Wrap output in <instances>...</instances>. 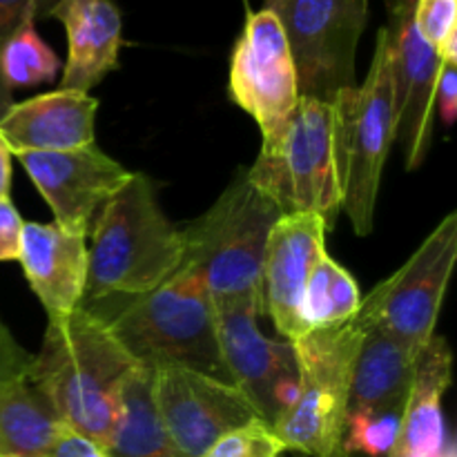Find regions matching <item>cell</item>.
<instances>
[{
	"label": "cell",
	"mask_w": 457,
	"mask_h": 457,
	"mask_svg": "<svg viewBox=\"0 0 457 457\" xmlns=\"http://www.w3.org/2000/svg\"><path fill=\"white\" fill-rule=\"evenodd\" d=\"M45 457H112L107 449L96 445L89 437L80 436V433L71 431L70 427H62L58 437L54 440L52 449L47 451Z\"/></svg>",
	"instance_id": "cell-31"
},
{
	"label": "cell",
	"mask_w": 457,
	"mask_h": 457,
	"mask_svg": "<svg viewBox=\"0 0 457 457\" xmlns=\"http://www.w3.org/2000/svg\"><path fill=\"white\" fill-rule=\"evenodd\" d=\"M284 29L299 96L335 98L357 87V45L369 25V0H263Z\"/></svg>",
	"instance_id": "cell-8"
},
{
	"label": "cell",
	"mask_w": 457,
	"mask_h": 457,
	"mask_svg": "<svg viewBox=\"0 0 457 457\" xmlns=\"http://www.w3.org/2000/svg\"><path fill=\"white\" fill-rule=\"evenodd\" d=\"M284 451V445L275 436L270 424L254 420L245 427L226 433L205 451L204 457H279Z\"/></svg>",
	"instance_id": "cell-27"
},
{
	"label": "cell",
	"mask_w": 457,
	"mask_h": 457,
	"mask_svg": "<svg viewBox=\"0 0 457 457\" xmlns=\"http://www.w3.org/2000/svg\"><path fill=\"white\" fill-rule=\"evenodd\" d=\"M328 226L317 214H281L272 226L263 259V306L286 342L308 333L302 303L306 281L324 257Z\"/></svg>",
	"instance_id": "cell-15"
},
{
	"label": "cell",
	"mask_w": 457,
	"mask_h": 457,
	"mask_svg": "<svg viewBox=\"0 0 457 457\" xmlns=\"http://www.w3.org/2000/svg\"><path fill=\"white\" fill-rule=\"evenodd\" d=\"M451 370L453 355L449 342L436 335L418 360L393 455L437 457L446 449L451 436L446 431L442 397L451 386Z\"/></svg>",
	"instance_id": "cell-20"
},
{
	"label": "cell",
	"mask_w": 457,
	"mask_h": 457,
	"mask_svg": "<svg viewBox=\"0 0 457 457\" xmlns=\"http://www.w3.org/2000/svg\"><path fill=\"white\" fill-rule=\"evenodd\" d=\"M223 364L263 422H277L297 397V360L293 342L272 339L259 328L263 311L250 303L214 306Z\"/></svg>",
	"instance_id": "cell-11"
},
{
	"label": "cell",
	"mask_w": 457,
	"mask_h": 457,
	"mask_svg": "<svg viewBox=\"0 0 457 457\" xmlns=\"http://www.w3.org/2000/svg\"><path fill=\"white\" fill-rule=\"evenodd\" d=\"M457 259V212L446 214L400 270L379 281L360 312L411 351L422 353L436 324Z\"/></svg>",
	"instance_id": "cell-9"
},
{
	"label": "cell",
	"mask_w": 457,
	"mask_h": 457,
	"mask_svg": "<svg viewBox=\"0 0 457 457\" xmlns=\"http://www.w3.org/2000/svg\"><path fill=\"white\" fill-rule=\"evenodd\" d=\"M420 355L422 353L411 351L382 328L369 324L353 369L348 413L404 409Z\"/></svg>",
	"instance_id": "cell-21"
},
{
	"label": "cell",
	"mask_w": 457,
	"mask_h": 457,
	"mask_svg": "<svg viewBox=\"0 0 457 457\" xmlns=\"http://www.w3.org/2000/svg\"><path fill=\"white\" fill-rule=\"evenodd\" d=\"M361 293L355 277L328 253L315 263L303 290L302 315L311 330L339 328L360 312Z\"/></svg>",
	"instance_id": "cell-23"
},
{
	"label": "cell",
	"mask_w": 457,
	"mask_h": 457,
	"mask_svg": "<svg viewBox=\"0 0 457 457\" xmlns=\"http://www.w3.org/2000/svg\"><path fill=\"white\" fill-rule=\"evenodd\" d=\"M366 328L369 321L357 312L339 328L311 330L293 342L297 397L272 424L286 451L308 457H344L353 369Z\"/></svg>",
	"instance_id": "cell-6"
},
{
	"label": "cell",
	"mask_w": 457,
	"mask_h": 457,
	"mask_svg": "<svg viewBox=\"0 0 457 457\" xmlns=\"http://www.w3.org/2000/svg\"><path fill=\"white\" fill-rule=\"evenodd\" d=\"M351 457H355V455H351Z\"/></svg>",
	"instance_id": "cell-35"
},
{
	"label": "cell",
	"mask_w": 457,
	"mask_h": 457,
	"mask_svg": "<svg viewBox=\"0 0 457 457\" xmlns=\"http://www.w3.org/2000/svg\"><path fill=\"white\" fill-rule=\"evenodd\" d=\"M85 303L150 293L186 262V237L161 210L154 186L141 172L103 204L89 230Z\"/></svg>",
	"instance_id": "cell-4"
},
{
	"label": "cell",
	"mask_w": 457,
	"mask_h": 457,
	"mask_svg": "<svg viewBox=\"0 0 457 457\" xmlns=\"http://www.w3.org/2000/svg\"><path fill=\"white\" fill-rule=\"evenodd\" d=\"M62 427L31 378V357L0 321V457H45Z\"/></svg>",
	"instance_id": "cell-16"
},
{
	"label": "cell",
	"mask_w": 457,
	"mask_h": 457,
	"mask_svg": "<svg viewBox=\"0 0 457 457\" xmlns=\"http://www.w3.org/2000/svg\"><path fill=\"white\" fill-rule=\"evenodd\" d=\"M107 453L112 457H183L161 424L150 395V370L138 369L120 391Z\"/></svg>",
	"instance_id": "cell-22"
},
{
	"label": "cell",
	"mask_w": 457,
	"mask_h": 457,
	"mask_svg": "<svg viewBox=\"0 0 457 457\" xmlns=\"http://www.w3.org/2000/svg\"><path fill=\"white\" fill-rule=\"evenodd\" d=\"M22 230H25V221L13 201L9 196L0 199V262H18Z\"/></svg>",
	"instance_id": "cell-29"
},
{
	"label": "cell",
	"mask_w": 457,
	"mask_h": 457,
	"mask_svg": "<svg viewBox=\"0 0 457 457\" xmlns=\"http://www.w3.org/2000/svg\"><path fill=\"white\" fill-rule=\"evenodd\" d=\"M245 177L279 214H317L333 230L344 204V92L299 96Z\"/></svg>",
	"instance_id": "cell-3"
},
{
	"label": "cell",
	"mask_w": 457,
	"mask_h": 457,
	"mask_svg": "<svg viewBox=\"0 0 457 457\" xmlns=\"http://www.w3.org/2000/svg\"><path fill=\"white\" fill-rule=\"evenodd\" d=\"M418 0H384L395 79V143L409 172L427 161L436 123V85L442 61L418 34L413 9Z\"/></svg>",
	"instance_id": "cell-13"
},
{
	"label": "cell",
	"mask_w": 457,
	"mask_h": 457,
	"mask_svg": "<svg viewBox=\"0 0 457 457\" xmlns=\"http://www.w3.org/2000/svg\"><path fill=\"white\" fill-rule=\"evenodd\" d=\"M395 143V79L386 27L378 31L364 83L344 92V204L357 237L375 226L384 165Z\"/></svg>",
	"instance_id": "cell-7"
},
{
	"label": "cell",
	"mask_w": 457,
	"mask_h": 457,
	"mask_svg": "<svg viewBox=\"0 0 457 457\" xmlns=\"http://www.w3.org/2000/svg\"><path fill=\"white\" fill-rule=\"evenodd\" d=\"M279 210L237 174L212 208L183 228L186 262L204 277L214 306H263V259Z\"/></svg>",
	"instance_id": "cell-5"
},
{
	"label": "cell",
	"mask_w": 457,
	"mask_h": 457,
	"mask_svg": "<svg viewBox=\"0 0 457 457\" xmlns=\"http://www.w3.org/2000/svg\"><path fill=\"white\" fill-rule=\"evenodd\" d=\"M96 112L89 92L58 87L13 103L0 119V137L12 154L74 150L94 143Z\"/></svg>",
	"instance_id": "cell-18"
},
{
	"label": "cell",
	"mask_w": 457,
	"mask_h": 457,
	"mask_svg": "<svg viewBox=\"0 0 457 457\" xmlns=\"http://www.w3.org/2000/svg\"><path fill=\"white\" fill-rule=\"evenodd\" d=\"M31 4L34 0H0V54L7 40L21 29L25 22H34L31 16ZM13 105V96L7 87H4L3 79H0V119L4 112Z\"/></svg>",
	"instance_id": "cell-28"
},
{
	"label": "cell",
	"mask_w": 457,
	"mask_h": 457,
	"mask_svg": "<svg viewBox=\"0 0 457 457\" xmlns=\"http://www.w3.org/2000/svg\"><path fill=\"white\" fill-rule=\"evenodd\" d=\"M58 3H61V0H34V4H31V16H34V22L52 16V12L56 9Z\"/></svg>",
	"instance_id": "cell-33"
},
{
	"label": "cell",
	"mask_w": 457,
	"mask_h": 457,
	"mask_svg": "<svg viewBox=\"0 0 457 457\" xmlns=\"http://www.w3.org/2000/svg\"><path fill=\"white\" fill-rule=\"evenodd\" d=\"M107 326L123 351L141 369L183 366L230 382L217 335V311L204 277L192 263L159 288L132 297L85 303Z\"/></svg>",
	"instance_id": "cell-1"
},
{
	"label": "cell",
	"mask_w": 457,
	"mask_h": 457,
	"mask_svg": "<svg viewBox=\"0 0 457 457\" xmlns=\"http://www.w3.org/2000/svg\"><path fill=\"white\" fill-rule=\"evenodd\" d=\"M244 4H245V9H250V7H248V0H244Z\"/></svg>",
	"instance_id": "cell-34"
},
{
	"label": "cell",
	"mask_w": 457,
	"mask_h": 457,
	"mask_svg": "<svg viewBox=\"0 0 457 457\" xmlns=\"http://www.w3.org/2000/svg\"><path fill=\"white\" fill-rule=\"evenodd\" d=\"M404 409L351 411L346 413L342 451L344 457H388L400 436Z\"/></svg>",
	"instance_id": "cell-25"
},
{
	"label": "cell",
	"mask_w": 457,
	"mask_h": 457,
	"mask_svg": "<svg viewBox=\"0 0 457 457\" xmlns=\"http://www.w3.org/2000/svg\"><path fill=\"white\" fill-rule=\"evenodd\" d=\"M413 22L440 61L457 62V0H418Z\"/></svg>",
	"instance_id": "cell-26"
},
{
	"label": "cell",
	"mask_w": 457,
	"mask_h": 457,
	"mask_svg": "<svg viewBox=\"0 0 457 457\" xmlns=\"http://www.w3.org/2000/svg\"><path fill=\"white\" fill-rule=\"evenodd\" d=\"M61 71L56 52L40 38L36 22H25L0 54V79L9 92L52 83Z\"/></svg>",
	"instance_id": "cell-24"
},
{
	"label": "cell",
	"mask_w": 457,
	"mask_h": 457,
	"mask_svg": "<svg viewBox=\"0 0 457 457\" xmlns=\"http://www.w3.org/2000/svg\"><path fill=\"white\" fill-rule=\"evenodd\" d=\"M18 263L47 320L83 308L87 286V239L56 223H25Z\"/></svg>",
	"instance_id": "cell-17"
},
{
	"label": "cell",
	"mask_w": 457,
	"mask_h": 457,
	"mask_svg": "<svg viewBox=\"0 0 457 457\" xmlns=\"http://www.w3.org/2000/svg\"><path fill=\"white\" fill-rule=\"evenodd\" d=\"M12 159L13 154L9 152L7 143L0 137V199H7L9 190H12Z\"/></svg>",
	"instance_id": "cell-32"
},
{
	"label": "cell",
	"mask_w": 457,
	"mask_h": 457,
	"mask_svg": "<svg viewBox=\"0 0 457 457\" xmlns=\"http://www.w3.org/2000/svg\"><path fill=\"white\" fill-rule=\"evenodd\" d=\"M150 395L183 457H204L226 433L262 420L239 388L183 366L152 369Z\"/></svg>",
	"instance_id": "cell-10"
},
{
	"label": "cell",
	"mask_w": 457,
	"mask_h": 457,
	"mask_svg": "<svg viewBox=\"0 0 457 457\" xmlns=\"http://www.w3.org/2000/svg\"><path fill=\"white\" fill-rule=\"evenodd\" d=\"M54 212V223L87 239L98 210L129 179V170L96 143L62 152L13 154Z\"/></svg>",
	"instance_id": "cell-14"
},
{
	"label": "cell",
	"mask_w": 457,
	"mask_h": 457,
	"mask_svg": "<svg viewBox=\"0 0 457 457\" xmlns=\"http://www.w3.org/2000/svg\"><path fill=\"white\" fill-rule=\"evenodd\" d=\"M436 114L451 128L457 116V62L442 61L436 85Z\"/></svg>",
	"instance_id": "cell-30"
},
{
	"label": "cell",
	"mask_w": 457,
	"mask_h": 457,
	"mask_svg": "<svg viewBox=\"0 0 457 457\" xmlns=\"http://www.w3.org/2000/svg\"><path fill=\"white\" fill-rule=\"evenodd\" d=\"M141 366L87 308L49 320L31 378L71 431L103 449L114 431L120 391Z\"/></svg>",
	"instance_id": "cell-2"
},
{
	"label": "cell",
	"mask_w": 457,
	"mask_h": 457,
	"mask_svg": "<svg viewBox=\"0 0 457 457\" xmlns=\"http://www.w3.org/2000/svg\"><path fill=\"white\" fill-rule=\"evenodd\" d=\"M230 98L254 119L262 138L284 125L299 101L293 54L279 21L268 9L250 12L230 61Z\"/></svg>",
	"instance_id": "cell-12"
},
{
	"label": "cell",
	"mask_w": 457,
	"mask_h": 457,
	"mask_svg": "<svg viewBox=\"0 0 457 457\" xmlns=\"http://www.w3.org/2000/svg\"><path fill=\"white\" fill-rule=\"evenodd\" d=\"M49 18L62 22L67 61L61 89L89 92L119 67L123 16L112 0H61Z\"/></svg>",
	"instance_id": "cell-19"
}]
</instances>
